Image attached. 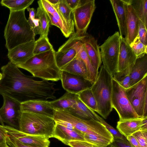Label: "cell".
<instances>
[{"instance_id":"6da1fadb","label":"cell","mask_w":147,"mask_h":147,"mask_svg":"<svg viewBox=\"0 0 147 147\" xmlns=\"http://www.w3.org/2000/svg\"><path fill=\"white\" fill-rule=\"evenodd\" d=\"M3 78L0 81V94L11 98L20 103L30 100H55V94L59 90L54 82L24 74L9 61L1 68Z\"/></svg>"},{"instance_id":"7a4b0ae2","label":"cell","mask_w":147,"mask_h":147,"mask_svg":"<svg viewBox=\"0 0 147 147\" xmlns=\"http://www.w3.org/2000/svg\"><path fill=\"white\" fill-rule=\"evenodd\" d=\"M55 52L53 49L34 55L24 63L16 66L29 72L34 77L57 81L61 80L62 71L57 65Z\"/></svg>"},{"instance_id":"3957f363","label":"cell","mask_w":147,"mask_h":147,"mask_svg":"<svg viewBox=\"0 0 147 147\" xmlns=\"http://www.w3.org/2000/svg\"><path fill=\"white\" fill-rule=\"evenodd\" d=\"M25 11H10L4 32L5 46L8 51L20 44L35 40V35L26 17Z\"/></svg>"},{"instance_id":"277c9868","label":"cell","mask_w":147,"mask_h":147,"mask_svg":"<svg viewBox=\"0 0 147 147\" xmlns=\"http://www.w3.org/2000/svg\"><path fill=\"white\" fill-rule=\"evenodd\" d=\"M113 76L102 65L90 88L96 102L98 113L106 119L112 111Z\"/></svg>"},{"instance_id":"5b68a950","label":"cell","mask_w":147,"mask_h":147,"mask_svg":"<svg viewBox=\"0 0 147 147\" xmlns=\"http://www.w3.org/2000/svg\"><path fill=\"white\" fill-rule=\"evenodd\" d=\"M53 119L84 134H90L107 138L114 141L111 134L100 122L94 120H84L74 115L66 109H55Z\"/></svg>"},{"instance_id":"8992f818","label":"cell","mask_w":147,"mask_h":147,"mask_svg":"<svg viewBox=\"0 0 147 147\" xmlns=\"http://www.w3.org/2000/svg\"><path fill=\"white\" fill-rule=\"evenodd\" d=\"M55 122L53 118L45 115L22 112L19 121V129L26 134L53 138Z\"/></svg>"},{"instance_id":"52a82bcc","label":"cell","mask_w":147,"mask_h":147,"mask_svg":"<svg viewBox=\"0 0 147 147\" xmlns=\"http://www.w3.org/2000/svg\"><path fill=\"white\" fill-rule=\"evenodd\" d=\"M120 38L119 33L116 32L99 47L103 65L112 76L117 71Z\"/></svg>"},{"instance_id":"ba28073f","label":"cell","mask_w":147,"mask_h":147,"mask_svg":"<svg viewBox=\"0 0 147 147\" xmlns=\"http://www.w3.org/2000/svg\"><path fill=\"white\" fill-rule=\"evenodd\" d=\"M111 103L117 113L119 121L140 118L137 115L128 100L125 89L113 78Z\"/></svg>"},{"instance_id":"9c48e42d","label":"cell","mask_w":147,"mask_h":147,"mask_svg":"<svg viewBox=\"0 0 147 147\" xmlns=\"http://www.w3.org/2000/svg\"><path fill=\"white\" fill-rule=\"evenodd\" d=\"M127 96L140 118L147 117V75L125 89Z\"/></svg>"},{"instance_id":"30bf717a","label":"cell","mask_w":147,"mask_h":147,"mask_svg":"<svg viewBox=\"0 0 147 147\" xmlns=\"http://www.w3.org/2000/svg\"><path fill=\"white\" fill-rule=\"evenodd\" d=\"M94 0H81L80 4L73 11L76 32L80 35L86 33L96 8Z\"/></svg>"},{"instance_id":"8fae6325","label":"cell","mask_w":147,"mask_h":147,"mask_svg":"<svg viewBox=\"0 0 147 147\" xmlns=\"http://www.w3.org/2000/svg\"><path fill=\"white\" fill-rule=\"evenodd\" d=\"M3 106L0 109V115L3 122L18 129L19 121L22 112L20 103L18 101L5 95H2Z\"/></svg>"},{"instance_id":"7c38bea8","label":"cell","mask_w":147,"mask_h":147,"mask_svg":"<svg viewBox=\"0 0 147 147\" xmlns=\"http://www.w3.org/2000/svg\"><path fill=\"white\" fill-rule=\"evenodd\" d=\"M60 80L63 88L66 92L76 94L91 88L93 84L82 77L63 71Z\"/></svg>"},{"instance_id":"4fadbf2b","label":"cell","mask_w":147,"mask_h":147,"mask_svg":"<svg viewBox=\"0 0 147 147\" xmlns=\"http://www.w3.org/2000/svg\"><path fill=\"white\" fill-rule=\"evenodd\" d=\"M6 133L16 138L22 143L29 145L49 147L50 141L46 136L30 135L9 126L3 125Z\"/></svg>"},{"instance_id":"5bb4252c","label":"cell","mask_w":147,"mask_h":147,"mask_svg":"<svg viewBox=\"0 0 147 147\" xmlns=\"http://www.w3.org/2000/svg\"><path fill=\"white\" fill-rule=\"evenodd\" d=\"M35 41L20 44L8 51L7 56L10 61L16 65L26 62L34 55Z\"/></svg>"},{"instance_id":"9a60e30c","label":"cell","mask_w":147,"mask_h":147,"mask_svg":"<svg viewBox=\"0 0 147 147\" xmlns=\"http://www.w3.org/2000/svg\"><path fill=\"white\" fill-rule=\"evenodd\" d=\"M137 57L133 52L126 39L120 36V49L117 72L127 69H132Z\"/></svg>"},{"instance_id":"2e32d148","label":"cell","mask_w":147,"mask_h":147,"mask_svg":"<svg viewBox=\"0 0 147 147\" xmlns=\"http://www.w3.org/2000/svg\"><path fill=\"white\" fill-rule=\"evenodd\" d=\"M55 55L57 65L60 69L77 57V51L74 45L73 34L55 52Z\"/></svg>"},{"instance_id":"e0dca14e","label":"cell","mask_w":147,"mask_h":147,"mask_svg":"<svg viewBox=\"0 0 147 147\" xmlns=\"http://www.w3.org/2000/svg\"><path fill=\"white\" fill-rule=\"evenodd\" d=\"M55 122L53 138L57 139L67 145L70 141L85 140L83 133L60 122Z\"/></svg>"},{"instance_id":"ac0fdd59","label":"cell","mask_w":147,"mask_h":147,"mask_svg":"<svg viewBox=\"0 0 147 147\" xmlns=\"http://www.w3.org/2000/svg\"><path fill=\"white\" fill-rule=\"evenodd\" d=\"M80 39L84 45L91 63L96 70L98 72L102 61L97 40L92 36L86 33L80 35Z\"/></svg>"},{"instance_id":"d6986e66","label":"cell","mask_w":147,"mask_h":147,"mask_svg":"<svg viewBox=\"0 0 147 147\" xmlns=\"http://www.w3.org/2000/svg\"><path fill=\"white\" fill-rule=\"evenodd\" d=\"M22 112H27L41 114L53 118L55 110L51 106L50 101L30 100L21 102Z\"/></svg>"},{"instance_id":"ffe728a7","label":"cell","mask_w":147,"mask_h":147,"mask_svg":"<svg viewBox=\"0 0 147 147\" xmlns=\"http://www.w3.org/2000/svg\"><path fill=\"white\" fill-rule=\"evenodd\" d=\"M125 11L127 37L126 39L130 45L138 36L139 19L132 7L130 0H122Z\"/></svg>"},{"instance_id":"44dd1931","label":"cell","mask_w":147,"mask_h":147,"mask_svg":"<svg viewBox=\"0 0 147 147\" xmlns=\"http://www.w3.org/2000/svg\"><path fill=\"white\" fill-rule=\"evenodd\" d=\"M74 45L77 51V56L83 61L86 66L89 80L93 84L97 77L98 72L92 65L86 51L84 45L80 39V35L77 33L73 34Z\"/></svg>"},{"instance_id":"7402d4cb","label":"cell","mask_w":147,"mask_h":147,"mask_svg":"<svg viewBox=\"0 0 147 147\" xmlns=\"http://www.w3.org/2000/svg\"><path fill=\"white\" fill-rule=\"evenodd\" d=\"M66 110L81 119L86 120H94L100 122V117L95 111L85 105L79 98L78 95L75 104Z\"/></svg>"},{"instance_id":"603a6c76","label":"cell","mask_w":147,"mask_h":147,"mask_svg":"<svg viewBox=\"0 0 147 147\" xmlns=\"http://www.w3.org/2000/svg\"><path fill=\"white\" fill-rule=\"evenodd\" d=\"M117 22L121 36L127 38V32L126 17L122 0H110Z\"/></svg>"},{"instance_id":"cb8c5ba5","label":"cell","mask_w":147,"mask_h":147,"mask_svg":"<svg viewBox=\"0 0 147 147\" xmlns=\"http://www.w3.org/2000/svg\"><path fill=\"white\" fill-rule=\"evenodd\" d=\"M147 75V55L137 59L130 74L131 87Z\"/></svg>"},{"instance_id":"d4e9b609","label":"cell","mask_w":147,"mask_h":147,"mask_svg":"<svg viewBox=\"0 0 147 147\" xmlns=\"http://www.w3.org/2000/svg\"><path fill=\"white\" fill-rule=\"evenodd\" d=\"M144 117L119 121L117 123V128L118 130L126 138L141 129Z\"/></svg>"},{"instance_id":"484cf974","label":"cell","mask_w":147,"mask_h":147,"mask_svg":"<svg viewBox=\"0 0 147 147\" xmlns=\"http://www.w3.org/2000/svg\"><path fill=\"white\" fill-rule=\"evenodd\" d=\"M61 70L62 71L82 77L89 81L85 65L82 60L78 56Z\"/></svg>"},{"instance_id":"4316f807","label":"cell","mask_w":147,"mask_h":147,"mask_svg":"<svg viewBox=\"0 0 147 147\" xmlns=\"http://www.w3.org/2000/svg\"><path fill=\"white\" fill-rule=\"evenodd\" d=\"M77 94L66 92L59 98L50 101L52 107L55 109H67L72 107L76 102Z\"/></svg>"},{"instance_id":"83f0119b","label":"cell","mask_w":147,"mask_h":147,"mask_svg":"<svg viewBox=\"0 0 147 147\" xmlns=\"http://www.w3.org/2000/svg\"><path fill=\"white\" fill-rule=\"evenodd\" d=\"M38 7L36 11V17L39 21L41 34L40 37H48L50 26V20L46 11L44 9L40 3L38 1Z\"/></svg>"},{"instance_id":"f1b7e54d","label":"cell","mask_w":147,"mask_h":147,"mask_svg":"<svg viewBox=\"0 0 147 147\" xmlns=\"http://www.w3.org/2000/svg\"><path fill=\"white\" fill-rule=\"evenodd\" d=\"M131 4L139 19L147 28V0H130Z\"/></svg>"},{"instance_id":"f546056e","label":"cell","mask_w":147,"mask_h":147,"mask_svg":"<svg viewBox=\"0 0 147 147\" xmlns=\"http://www.w3.org/2000/svg\"><path fill=\"white\" fill-rule=\"evenodd\" d=\"M34 0H2L0 3L2 6L8 8L11 11L25 10L33 3Z\"/></svg>"},{"instance_id":"4dcf8cb0","label":"cell","mask_w":147,"mask_h":147,"mask_svg":"<svg viewBox=\"0 0 147 147\" xmlns=\"http://www.w3.org/2000/svg\"><path fill=\"white\" fill-rule=\"evenodd\" d=\"M77 94L79 98L85 105L94 111L97 112V103L90 88Z\"/></svg>"},{"instance_id":"1f68e13d","label":"cell","mask_w":147,"mask_h":147,"mask_svg":"<svg viewBox=\"0 0 147 147\" xmlns=\"http://www.w3.org/2000/svg\"><path fill=\"white\" fill-rule=\"evenodd\" d=\"M85 141L96 147H106L113 141L105 137L90 134H84Z\"/></svg>"},{"instance_id":"d6a6232c","label":"cell","mask_w":147,"mask_h":147,"mask_svg":"<svg viewBox=\"0 0 147 147\" xmlns=\"http://www.w3.org/2000/svg\"><path fill=\"white\" fill-rule=\"evenodd\" d=\"M131 69H127L121 72L116 73L113 78L121 86L126 89L131 87L130 74Z\"/></svg>"},{"instance_id":"836d02e7","label":"cell","mask_w":147,"mask_h":147,"mask_svg":"<svg viewBox=\"0 0 147 147\" xmlns=\"http://www.w3.org/2000/svg\"><path fill=\"white\" fill-rule=\"evenodd\" d=\"M53 48L50 43L48 37L42 36L35 41V45L33 51L34 55L49 51Z\"/></svg>"},{"instance_id":"e575fe53","label":"cell","mask_w":147,"mask_h":147,"mask_svg":"<svg viewBox=\"0 0 147 147\" xmlns=\"http://www.w3.org/2000/svg\"><path fill=\"white\" fill-rule=\"evenodd\" d=\"M55 5L66 20L70 22L74 23L73 11L68 5L66 0H59L58 3Z\"/></svg>"},{"instance_id":"d590c367","label":"cell","mask_w":147,"mask_h":147,"mask_svg":"<svg viewBox=\"0 0 147 147\" xmlns=\"http://www.w3.org/2000/svg\"><path fill=\"white\" fill-rule=\"evenodd\" d=\"M29 12L28 21L35 35H40L41 28L39 19L36 18V11L33 8L28 7L27 9Z\"/></svg>"},{"instance_id":"8d00e7d4","label":"cell","mask_w":147,"mask_h":147,"mask_svg":"<svg viewBox=\"0 0 147 147\" xmlns=\"http://www.w3.org/2000/svg\"><path fill=\"white\" fill-rule=\"evenodd\" d=\"M129 45L137 58L142 57L147 54V46L140 41L138 36Z\"/></svg>"},{"instance_id":"74e56055","label":"cell","mask_w":147,"mask_h":147,"mask_svg":"<svg viewBox=\"0 0 147 147\" xmlns=\"http://www.w3.org/2000/svg\"><path fill=\"white\" fill-rule=\"evenodd\" d=\"M141 147H147V130H140L132 134Z\"/></svg>"},{"instance_id":"f35d334b","label":"cell","mask_w":147,"mask_h":147,"mask_svg":"<svg viewBox=\"0 0 147 147\" xmlns=\"http://www.w3.org/2000/svg\"><path fill=\"white\" fill-rule=\"evenodd\" d=\"M6 140L7 143L11 147H44L23 144L14 137L7 133Z\"/></svg>"},{"instance_id":"ab89813d","label":"cell","mask_w":147,"mask_h":147,"mask_svg":"<svg viewBox=\"0 0 147 147\" xmlns=\"http://www.w3.org/2000/svg\"><path fill=\"white\" fill-rule=\"evenodd\" d=\"M147 28L143 23L139 20L138 36L140 41L147 46Z\"/></svg>"},{"instance_id":"60d3db41","label":"cell","mask_w":147,"mask_h":147,"mask_svg":"<svg viewBox=\"0 0 147 147\" xmlns=\"http://www.w3.org/2000/svg\"><path fill=\"white\" fill-rule=\"evenodd\" d=\"M100 122L103 125L106 129L111 134L114 139H123L126 138L118 130L107 123L102 117L100 118Z\"/></svg>"},{"instance_id":"b9f144b4","label":"cell","mask_w":147,"mask_h":147,"mask_svg":"<svg viewBox=\"0 0 147 147\" xmlns=\"http://www.w3.org/2000/svg\"><path fill=\"white\" fill-rule=\"evenodd\" d=\"M68 146L71 147H96L85 140L70 141Z\"/></svg>"},{"instance_id":"7bdbcfd3","label":"cell","mask_w":147,"mask_h":147,"mask_svg":"<svg viewBox=\"0 0 147 147\" xmlns=\"http://www.w3.org/2000/svg\"><path fill=\"white\" fill-rule=\"evenodd\" d=\"M113 142L118 147H134L126 138L123 139H114Z\"/></svg>"},{"instance_id":"ee69618b","label":"cell","mask_w":147,"mask_h":147,"mask_svg":"<svg viewBox=\"0 0 147 147\" xmlns=\"http://www.w3.org/2000/svg\"><path fill=\"white\" fill-rule=\"evenodd\" d=\"M68 5L73 11L81 4V0H66Z\"/></svg>"},{"instance_id":"f6af8a7d","label":"cell","mask_w":147,"mask_h":147,"mask_svg":"<svg viewBox=\"0 0 147 147\" xmlns=\"http://www.w3.org/2000/svg\"><path fill=\"white\" fill-rule=\"evenodd\" d=\"M6 134L3 125H0V143L6 142Z\"/></svg>"},{"instance_id":"bcb514c9","label":"cell","mask_w":147,"mask_h":147,"mask_svg":"<svg viewBox=\"0 0 147 147\" xmlns=\"http://www.w3.org/2000/svg\"><path fill=\"white\" fill-rule=\"evenodd\" d=\"M126 138L134 147H141L137 140L132 135L128 136Z\"/></svg>"},{"instance_id":"7dc6e473","label":"cell","mask_w":147,"mask_h":147,"mask_svg":"<svg viewBox=\"0 0 147 147\" xmlns=\"http://www.w3.org/2000/svg\"><path fill=\"white\" fill-rule=\"evenodd\" d=\"M46 12L49 18L51 24L57 27L60 29V25L57 20L51 14L47 12Z\"/></svg>"},{"instance_id":"c3c4849f","label":"cell","mask_w":147,"mask_h":147,"mask_svg":"<svg viewBox=\"0 0 147 147\" xmlns=\"http://www.w3.org/2000/svg\"><path fill=\"white\" fill-rule=\"evenodd\" d=\"M140 130H147V117H144Z\"/></svg>"},{"instance_id":"681fc988","label":"cell","mask_w":147,"mask_h":147,"mask_svg":"<svg viewBox=\"0 0 147 147\" xmlns=\"http://www.w3.org/2000/svg\"><path fill=\"white\" fill-rule=\"evenodd\" d=\"M47 1L51 4L53 5H56L57 4L59 0H47Z\"/></svg>"},{"instance_id":"f907efd6","label":"cell","mask_w":147,"mask_h":147,"mask_svg":"<svg viewBox=\"0 0 147 147\" xmlns=\"http://www.w3.org/2000/svg\"><path fill=\"white\" fill-rule=\"evenodd\" d=\"M0 147H9L6 142L0 143Z\"/></svg>"},{"instance_id":"816d5d0a","label":"cell","mask_w":147,"mask_h":147,"mask_svg":"<svg viewBox=\"0 0 147 147\" xmlns=\"http://www.w3.org/2000/svg\"><path fill=\"white\" fill-rule=\"evenodd\" d=\"M106 147H118L113 142L109 144Z\"/></svg>"},{"instance_id":"f5cc1de1","label":"cell","mask_w":147,"mask_h":147,"mask_svg":"<svg viewBox=\"0 0 147 147\" xmlns=\"http://www.w3.org/2000/svg\"><path fill=\"white\" fill-rule=\"evenodd\" d=\"M0 123L1 124V125H5L4 124V123L3 122L1 118V116L0 115Z\"/></svg>"},{"instance_id":"db71d44e","label":"cell","mask_w":147,"mask_h":147,"mask_svg":"<svg viewBox=\"0 0 147 147\" xmlns=\"http://www.w3.org/2000/svg\"><path fill=\"white\" fill-rule=\"evenodd\" d=\"M3 78V74L2 73H0V81Z\"/></svg>"}]
</instances>
